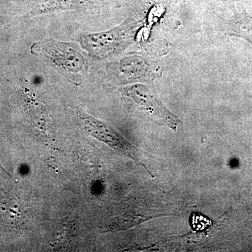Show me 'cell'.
<instances>
[{
	"label": "cell",
	"instance_id": "obj_2",
	"mask_svg": "<svg viewBox=\"0 0 252 252\" xmlns=\"http://www.w3.org/2000/svg\"><path fill=\"white\" fill-rule=\"evenodd\" d=\"M76 114L89 135L96 140L107 144L116 152L132 159L136 163L144 167L149 172V170L142 162L138 149L127 142L112 126L91 117L79 107L76 109ZM149 174L151 175L150 172Z\"/></svg>",
	"mask_w": 252,
	"mask_h": 252
},
{
	"label": "cell",
	"instance_id": "obj_6",
	"mask_svg": "<svg viewBox=\"0 0 252 252\" xmlns=\"http://www.w3.org/2000/svg\"><path fill=\"white\" fill-rule=\"evenodd\" d=\"M29 98L30 111L31 112L32 119L35 121L36 124L39 126H44L46 123V111L45 107L39 100L36 99L32 94H28Z\"/></svg>",
	"mask_w": 252,
	"mask_h": 252
},
{
	"label": "cell",
	"instance_id": "obj_1",
	"mask_svg": "<svg viewBox=\"0 0 252 252\" xmlns=\"http://www.w3.org/2000/svg\"><path fill=\"white\" fill-rule=\"evenodd\" d=\"M31 51L73 84L79 85L84 80L86 72V61L73 44L49 39L34 43Z\"/></svg>",
	"mask_w": 252,
	"mask_h": 252
},
{
	"label": "cell",
	"instance_id": "obj_4",
	"mask_svg": "<svg viewBox=\"0 0 252 252\" xmlns=\"http://www.w3.org/2000/svg\"><path fill=\"white\" fill-rule=\"evenodd\" d=\"M125 26L108 32L89 33L81 36V46L95 58H104L120 47L125 40Z\"/></svg>",
	"mask_w": 252,
	"mask_h": 252
},
{
	"label": "cell",
	"instance_id": "obj_5",
	"mask_svg": "<svg viewBox=\"0 0 252 252\" xmlns=\"http://www.w3.org/2000/svg\"><path fill=\"white\" fill-rule=\"evenodd\" d=\"M97 0H46L33 10L32 15H41L64 10L82 9Z\"/></svg>",
	"mask_w": 252,
	"mask_h": 252
},
{
	"label": "cell",
	"instance_id": "obj_3",
	"mask_svg": "<svg viewBox=\"0 0 252 252\" xmlns=\"http://www.w3.org/2000/svg\"><path fill=\"white\" fill-rule=\"evenodd\" d=\"M122 94L130 98L136 105L149 113L157 122L176 131L181 124L180 119L170 112L159 99L157 93L147 86L136 84L124 88Z\"/></svg>",
	"mask_w": 252,
	"mask_h": 252
}]
</instances>
